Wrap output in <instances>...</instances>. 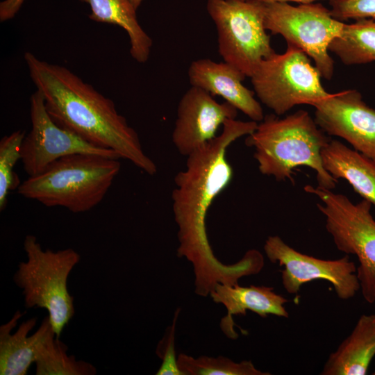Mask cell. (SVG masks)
Here are the masks:
<instances>
[{
    "label": "cell",
    "mask_w": 375,
    "mask_h": 375,
    "mask_svg": "<svg viewBox=\"0 0 375 375\" xmlns=\"http://www.w3.org/2000/svg\"><path fill=\"white\" fill-rule=\"evenodd\" d=\"M23 246L26 260L19 263L13 281L22 290L24 306L45 309L53 330L60 338L75 313L67 280L81 256L72 248L56 251L43 249L33 235L25 237Z\"/></svg>",
    "instance_id": "cell-5"
},
{
    "label": "cell",
    "mask_w": 375,
    "mask_h": 375,
    "mask_svg": "<svg viewBox=\"0 0 375 375\" xmlns=\"http://www.w3.org/2000/svg\"><path fill=\"white\" fill-rule=\"evenodd\" d=\"M315 122L328 135L340 137L375 162V110L356 90H347L312 105Z\"/></svg>",
    "instance_id": "cell-12"
},
{
    "label": "cell",
    "mask_w": 375,
    "mask_h": 375,
    "mask_svg": "<svg viewBox=\"0 0 375 375\" xmlns=\"http://www.w3.org/2000/svg\"><path fill=\"white\" fill-rule=\"evenodd\" d=\"M374 375H375V372L373 373Z\"/></svg>",
    "instance_id": "cell-29"
},
{
    "label": "cell",
    "mask_w": 375,
    "mask_h": 375,
    "mask_svg": "<svg viewBox=\"0 0 375 375\" xmlns=\"http://www.w3.org/2000/svg\"><path fill=\"white\" fill-rule=\"evenodd\" d=\"M331 12L335 19L375 20V0H330Z\"/></svg>",
    "instance_id": "cell-25"
},
{
    "label": "cell",
    "mask_w": 375,
    "mask_h": 375,
    "mask_svg": "<svg viewBox=\"0 0 375 375\" xmlns=\"http://www.w3.org/2000/svg\"><path fill=\"white\" fill-rule=\"evenodd\" d=\"M188 77L191 86L212 96H220L251 120L260 122L264 119L262 106L254 97V92L242 84L246 76L230 64L198 59L190 64Z\"/></svg>",
    "instance_id": "cell-14"
},
{
    "label": "cell",
    "mask_w": 375,
    "mask_h": 375,
    "mask_svg": "<svg viewBox=\"0 0 375 375\" xmlns=\"http://www.w3.org/2000/svg\"><path fill=\"white\" fill-rule=\"evenodd\" d=\"M24 60L55 122L94 145L117 152L149 175L157 172L138 133L111 99L64 66L42 60L28 51Z\"/></svg>",
    "instance_id": "cell-2"
},
{
    "label": "cell",
    "mask_w": 375,
    "mask_h": 375,
    "mask_svg": "<svg viewBox=\"0 0 375 375\" xmlns=\"http://www.w3.org/2000/svg\"><path fill=\"white\" fill-rule=\"evenodd\" d=\"M68 347L51 328L40 342L35 364L36 375H95L91 363L67 354Z\"/></svg>",
    "instance_id": "cell-21"
},
{
    "label": "cell",
    "mask_w": 375,
    "mask_h": 375,
    "mask_svg": "<svg viewBox=\"0 0 375 375\" xmlns=\"http://www.w3.org/2000/svg\"><path fill=\"white\" fill-rule=\"evenodd\" d=\"M119 160L92 154L67 156L28 176L19 184L17 192L47 207L86 212L105 197L120 172Z\"/></svg>",
    "instance_id": "cell-4"
},
{
    "label": "cell",
    "mask_w": 375,
    "mask_h": 375,
    "mask_svg": "<svg viewBox=\"0 0 375 375\" xmlns=\"http://www.w3.org/2000/svg\"><path fill=\"white\" fill-rule=\"evenodd\" d=\"M89 4L91 20L122 27L128 34L130 53L140 63L147 62L153 44L151 38L139 24L136 9L130 0H80Z\"/></svg>",
    "instance_id": "cell-19"
},
{
    "label": "cell",
    "mask_w": 375,
    "mask_h": 375,
    "mask_svg": "<svg viewBox=\"0 0 375 375\" xmlns=\"http://www.w3.org/2000/svg\"><path fill=\"white\" fill-rule=\"evenodd\" d=\"M267 258L283 267L282 285L289 294H297L301 286L314 280L329 282L342 300H347L360 290L357 267L348 255L337 260H323L302 253L278 235L269 236L264 244Z\"/></svg>",
    "instance_id": "cell-11"
},
{
    "label": "cell",
    "mask_w": 375,
    "mask_h": 375,
    "mask_svg": "<svg viewBox=\"0 0 375 375\" xmlns=\"http://www.w3.org/2000/svg\"><path fill=\"white\" fill-rule=\"evenodd\" d=\"M26 0H3L0 3V21L13 18Z\"/></svg>",
    "instance_id": "cell-26"
},
{
    "label": "cell",
    "mask_w": 375,
    "mask_h": 375,
    "mask_svg": "<svg viewBox=\"0 0 375 375\" xmlns=\"http://www.w3.org/2000/svg\"><path fill=\"white\" fill-rule=\"evenodd\" d=\"M258 124L252 120L227 119L222 133L187 156L185 169L174 176L172 199L178 226L177 256L192 264L194 292L200 297L210 295L217 284L237 283L241 278L257 274L264 267V256L257 249L247 251L233 264L221 262L210 244L206 224L209 208L233 178V168L226 157L228 147L251 134Z\"/></svg>",
    "instance_id": "cell-1"
},
{
    "label": "cell",
    "mask_w": 375,
    "mask_h": 375,
    "mask_svg": "<svg viewBox=\"0 0 375 375\" xmlns=\"http://www.w3.org/2000/svg\"><path fill=\"white\" fill-rule=\"evenodd\" d=\"M331 140L307 111L299 110L283 118L264 117L245 143L254 148L262 174L278 181H292L294 169L308 167L316 173L317 186L333 190L338 180L324 169L322 158V151Z\"/></svg>",
    "instance_id": "cell-3"
},
{
    "label": "cell",
    "mask_w": 375,
    "mask_h": 375,
    "mask_svg": "<svg viewBox=\"0 0 375 375\" xmlns=\"http://www.w3.org/2000/svg\"><path fill=\"white\" fill-rule=\"evenodd\" d=\"M134 8L137 10L143 0H130Z\"/></svg>",
    "instance_id": "cell-28"
},
{
    "label": "cell",
    "mask_w": 375,
    "mask_h": 375,
    "mask_svg": "<svg viewBox=\"0 0 375 375\" xmlns=\"http://www.w3.org/2000/svg\"><path fill=\"white\" fill-rule=\"evenodd\" d=\"M328 50L346 65L375 61V20L360 19L344 24L340 35L329 44Z\"/></svg>",
    "instance_id": "cell-20"
},
{
    "label": "cell",
    "mask_w": 375,
    "mask_h": 375,
    "mask_svg": "<svg viewBox=\"0 0 375 375\" xmlns=\"http://www.w3.org/2000/svg\"><path fill=\"white\" fill-rule=\"evenodd\" d=\"M264 3H272V2H280V3H288V2H296L301 3H314L315 1L319 0H256ZM330 1V0H329Z\"/></svg>",
    "instance_id": "cell-27"
},
{
    "label": "cell",
    "mask_w": 375,
    "mask_h": 375,
    "mask_svg": "<svg viewBox=\"0 0 375 375\" xmlns=\"http://www.w3.org/2000/svg\"><path fill=\"white\" fill-rule=\"evenodd\" d=\"M264 3L266 30L282 35L287 44L303 51L313 60L321 76L331 80L334 61L328 46L340 35L344 23L333 17L331 10L321 3L296 6L288 3Z\"/></svg>",
    "instance_id": "cell-9"
},
{
    "label": "cell",
    "mask_w": 375,
    "mask_h": 375,
    "mask_svg": "<svg viewBox=\"0 0 375 375\" xmlns=\"http://www.w3.org/2000/svg\"><path fill=\"white\" fill-rule=\"evenodd\" d=\"M210 296L216 303L222 304L226 315L220 320V328L224 334L231 340L238 338L234 329L233 317L236 315H246L247 310L255 312L261 317L272 315L281 317H289L285 308L288 299L274 292V288L267 286H240L238 283L226 285L217 284Z\"/></svg>",
    "instance_id": "cell-15"
},
{
    "label": "cell",
    "mask_w": 375,
    "mask_h": 375,
    "mask_svg": "<svg viewBox=\"0 0 375 375\" xmlns=\"http://www.w3.org/2000/svg\"><path fill=\"white\" fill-rule=\"evenodd\" d=\"M25 132L18 130L6 135L0 141V210L8 201L9 192L20 184L14 167L22 158V145Z\"/></svg>",
    "instance_id": "cell-23"
},
{
    "label": "cell",
    "mask_w": 375,
    "mask_h": 375,
    "mask_svg": "<svg viewBox=\"0 0 375 375\" xmlns=\"http://www.w3.org/2000/svg\"><path fill=\"white\" fill-rule=\"evenodd\" d=\"M375 356V315H362L350 335L332 352L322 375H365Z\"/></svg>",
    "instance_id": "cell-17"
},
{
    "label": "cell",
    "mask_w": 375,
    "mask_h": 375,
    "mask_svg": "<svg viewBox=\"0 0 375 375\" xmlns=\"http://www.w3.org/2000/svg\"><path fill=\"white\" fill-rule=\"evenodd\" d=\"M24 314L17 310L8 322L0 326L1 375H26L35 363L40 342L53 328L49 317L46 316L36 331L28 335L38 320L37 317H31L22 322L12 333Z\"/></svg>",
    "instance_id": "cell-16"
},
{
    "label": "cell",
    "mask_w": 375,
    "mask_h": 375,
    "mask_svg": "<svg viewBox=\"0 0 375 375\" xmlns=\"http://www.w3.org/2000/svg\"><path fill=\"white\" fill-rule=\"evenodd\" d=\"M181 308H178L174 312L172 324L168 326L162 338L156 347V355L162 360L156 375H184L179 369L175 350L176 325Z\"/></svg>",
    "instance_id": "cell-24"
},
{
    "label": "cell",
    "mask_w": 375,
    "mask_h": 375,
    "mask_svg": "<svg viewBox=\"0 0 375 375\" xmlns=\"http://www.w3.org/2000/svg\"><path fill=\"white\" fill-rule=\"evenodd\" d=\"M206 8L217 28L219 55L251 78L260 62L275 53L265 27V3L208 0Z\"/></svg>",
    "instance_id": "cell-7"
},
{
    "label": "cell",
    "mask_w": 375,
    "mask_h": 375,
    "mask_svg": "<svg viewBox=\"0 0 375 375\" xmlns=\"http://www.w3.org/2000/svg\"><path fill=\"white\" fill-rule=\"evenodd\" d=\"M324 169L336 180L347 181L363 199L375 206V162L337 140L322 151Z\"/></svg>",
    "instance_id": "cell-18"
},
{
    "label": "cell",
    "mask_w": 375,
    "mask_h": 375,
    "mask_svg": "<svg viewBox=\"0 0 375 375\" xmlns=\"http://www.w3.org/2000/svg\"><path fill=\"white\" fill-rule=\"evenodd\" d=\"M238 109L217 102L208 92L191 86L181 97L172 131V142L178 153L188 156L217 136L220 126L235 119Z\"/></svg>",
    "instance_id": "cell-13"
},
{
    "label": "cell",
    "mask_w": 375,
    "mask_h": 375,
    "mask_svg": "<svg viewBox=\"0 0 375 375\" xmlns=\"http://www.w3.org/2000/svg\"><path fill=\"white\" fill-rule=\"evenodd\" d=\"M321 74L301 49L287 44L282 54L263 59L251 76L254 92L275 115L313 103L330 95L321 83Z\"/></svg>",
    "instance_id": "cell-8"
},
{
    "label": "cell",
    "mask_w": 375,
    "mask_h": 375,
    "mask_svg": "<svg viewBox=\"0 0 375 375\" xmlns=\"http://www.w3.org/2000/svg\"><path fill=\"white\" fill-rule=\"evenodd\" d=\"M30 116L31 129L23 140L21 151L23 167L28 176L37 175L58 159L74 154L121 158L117 152L94 145L59 126L48 113L38 90L30 97Z\"/></svg>",
    "instance_id": "cell-10"
},
{
    "label": "cell",
    "mask_w": 375,
    "mask_h": 375,
    "mask_svg": "<svg viewBox=\"0 0 375 375\" xmlns=\"http://www.w3.org/2000/svg\"><path fill=\"white\" fill-rule=\"evenodd\" d=\"M177 363L184 375H270L257 369L251 360L235 362L219 356L216 358L201 356L194 358L180 353Z\"/></svg>",
    "instance_id": "cell-22"
},
{
    "label": "cell",
    "mask_w": 375,
    "mask_h": 375,
    "mask_svg": "<svg viewBox=\"0 0 375 375\" xmlns=\"http://www.w3.org/2000/svg\"><path fill=\"white\" fill-rule=\"evenodd\" d=\"M304 190L317 197L318 210L325 217V227L337 249L355 255L359 262L357 276L365 300L375 301V219L372 204L362 199L353 203L346 195L332 190L307 185Z\"/></svg>",
    "instance_id": "cell-6"
}]
</instances>
